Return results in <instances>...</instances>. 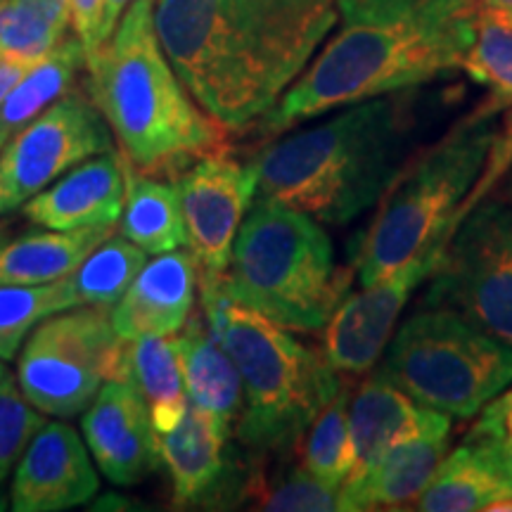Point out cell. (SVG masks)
<instances>
[{
  "label": "cell",
  "instance_id": "1",
  "mask_svg": "<svg viewBox=\"0 0 512 512\" xmlns=\"http://www.w3.org/2000/svg\"><path fill=\"white\" fill-rule=\"evenodd\" d=\"M152 19L192 100L242 133L309 67L339 8L337 0H155Z\"/></svg>",
  "mask_w": 512,
  "mask_h": 512
},
{
  "label": "cell",
  "instance_id": "2",
  "mask_svg": "<svg viewBox=\"0 0 512 512\" xmlns=\"http://www.w3.org/2000/svg\"><path fill=\"white\" fill-rule=\"evenodd\" d=\"M339 29L259 119L261 136L356 102L408 91L463 67L477 0H337Z\"/></svg>",
  "mask_w": 512,
  "mask_h": 512
},
{
  "label": "cell",
  "instance_id": "3",
  "mask_svg": "<svg viewBox=\"0 0 512 512\" xmlns=\"http://www.w3.org/2000/svg\"><path fill=\"white\" fill-rule=\"evenodd\" d=\"M408 131L406 102L392 95L342 107L254 159L256 197L344 226L375 207L406 169Z\"/></svg>",
  "mask_w": 512,
  "mask_h": 512
},
{
  "label": "cell",
  "instance_id": "4",
  "mask_svg": "<svg viewBox=\"0 0 512 512\" xmlns=\"http://www.w3.org/2000/svg\"><path fill=\"white\" fill-rule=\"evenodd\" d=\"M152 5L155 0H133L112 36L88 57V91L128 164L147 176L176 178L223 147L228 131L192 100L166 60Z\"/></svg>",
  "mask_w": 512,
  "mask_h": 512
},
{
  "label": "cell",
  "instance_id": "5",
  "mask_svg": "<svg viewBox=\"0 0 512 512\" xmlns=\"http://www.w3.org/2000/svg\"><path fill=\"white\" fill-rule=\"evenodd\" d=\"M219 280L197 278V285L209 330L242 380L238 439L256 453H287L339 394L342 380L328 358L299 342L292 330L228 299Z\"/></svg>",
  "mask_w": 512,
  "mask_h": 512
},
{
  "label": "cell",
  "instance_id": "6",
  "mask_svg": "<svg viewBox=\"0 0 512 512\" xmlns=\"http://www.w3.org/2000/svg\"><path fill=\"white\" fill-rule=\"evenodd\" d=\"M494 112L489 105L472 114L401 171L373 221L349 242L351 268L363 287L446 245L460 219L475 207L470 192L498 143Z\"/></svg>",
  "mask_w": 512,
  "mask_h": 512
},
{
  "label": "cell",
  "instance_id": "7",
  "mask_svg": "<svg viewBox=\"0 0 512 512\" xmlns=\"http://www.w3.org/2000/svg\"><path fill=\"white\" fill-rule=\"evenodd\" d=\"M219 283L235 304L287 330L318 332L349 294L351 273L335 264L323 223L254 197Z\"/></svg>",
  "mask_w": 512,
  "mask_h": 512
},
{
  "label": "cell",
  "instance_id": "8",
  "mask_svg": "<svg viewBox=\"0 0 512 512\" xmlns=\"http://www.w3.org/2000/svg\"><path fill=\"white\" fill-rule=\"evenodd\" d=\"M380 373L451 418H475L512 382V349L446 306L415 311L394 332Z\"/></svg>",
  "mask_w": 512,
  "mask_h": 512
},
{
  "label": "cell",
  "instance_id": "9",
  "mask_svg": "<svg viewBox=\"0 0 512 512\" xmlns=\"http://www.w3.org/2000/svg\"><path fill=\"white\" fill-rule=\"evenodd\" d=\"M121 351L124 339L114 330L112 309L74 306L53 313L19 349V389L43 415L74 418L119 375Z\"/></svg>",
  "mask_w": 512,
  "mask_h": 512
},
{
  "label": "cell",
  "instance_id": "10",
  "mask_svg": "<svg viewBox=\"0 0 512 512\" xmlns=\"http://www.w3.org/2000/svg\"><path fill=\"white\" fill-rule=\"evenodd\" d=\"M425 304L446 306L512 349V204H475L446 240Z\"/></svg>",
  "mask_w": 512,
  "mask_h": 512
},
{
  "label": "cell",
  "instance_id": "11",
  "mask_svg": "<svg viewBox=\"0 0 512 512\" xmlns=\"http://www.w3.org/2000/svg\"><path fill=\"white\" fill-rule=\"evenodd\" d=\"M112 138L93 100L64 93L10 136L0 152V216L22 209L74 166L112 150Z\"/></svg>",
  "mask_w": 512,
  "mask_h": 512
},
{
  "label": "cell",
  "instance_id": "12",
  "mask_svg": "<svg viewBox=\"0 0 512 512\" xmlns=\"http://www.w3.org/2000/svg\"><path fill=\"white\" fill-rule=\"evenodd\" d=\"M185 223V247L197 278L226 273L235 235L256 197L254 164H240L226 145L195 159L174 178Z\"/></svg>",
  "mask_w": 512,
  "mask_h": 512
},
{
  "label": "cell",
  "instance_id": "13",
  "mask_svg": "<svg viewBox=\"0 0 512 512\" xmlns=\"http://www.w3.org/2000/svg\"><path fill=\"white\" fill-rule=\"evenodd\" d=\"M444 245L396 268L387 278L347 294L325 325L323 356L337 373L368 375L392 342L403 306L415 287L434 273Z\"/></svg>",
  "mask_w": 512,
  "mask_h": 512
},
{
  "label": "cell",
  "instance_id": "14",
  "mask_svg": "<svg viewBox=\"0 0 512 512\" xmlns=\"http://www.w3.org/2000/svg\"><path fill=\"white\" fill-rule=\"evenodd\" d=\"M81 432L95 465L112 484L131 486L162 465L150 408L131 382L112 377L81 415Z\"/></svg>",
  "mask_w": 512,
  "mask_h": 512
},
{
  "label": "cell",
  "instance_id": "15",
  "mask_svg": "<svg viewBox=\"0 0 512 512\" xmlns=\"http://www.w3.org/2000/svg\"><path fill=\"white\" fill-rule=\"evenodd\" d=\"M100 479L79 434L67 422H46L24 448L10 489L15 512H62L88 503Z\"/></svg>",
  "mask_w": 512,
  "mask_h": 512
},
{
  "label": "cell",
  "instance_id": "16",
  "mask_svg": "<svg viewBox=\"0 0 512 512\" xmlns=\"http://www.w3.org/2000/svg\"><path fill=\"white\" fill-rule=\"evenodd\" d=\"M126 174L117 150L95 155L50 183L24 204V216L34 226L79 230L117 226L124 214Z\"/></svg>",
  "mask_w": 512,
  "mask_h": 512
},
{
  "label": "cell",
  "instance_id": "17",
  "mask_svg": "<svg viewBox=\"0 0 512 512\" xmlns=\"http://www.w3.org/2000/svg\"><path fill=\"white\" fill-rule=\"evenodd\" d=\"M195 290L197 264L188 249L155 254L112 306L114 330L121 339L178 335L192 313Z\"/></svg>",
  "mask_w": 512,
  "mask_h": 512
},
{
  "label": "cell",
  "instance_id": "18",
  "mask_svg": "<svg viewBox=\"0 0 512 512\" xmlns=\"http://www.w3.org/2000/svg\"><path fill=\"white\" fill-rule=\"evenodd\" d=\"M451 432V415L432 411L403 394L380 370L370 373L349 399V434L354 465L349 477H358L387 448L422 434Z\"/></svg>",
  "mask_w": 512,
  "mask_h": 512
},
{
  "label": "cell",
  "instance_id": "19",
  "mask_svg": "<svg viewBox=\"0 0 512 512\" xmlns=\"http://www.w3.org/2000/svg\"><path fill=\"white\" fill-rule=\"evenodd\" d=\"M448 437L451 432L422 434L387 448L361 475L339 486L337 510L358 512L415 503L444 463Z\"/></svg>",
  "mask_w": 512,
  "mask_h": 512
},
{
  "label": "cell",
  "instance_id": "20",
  "mask_svg": "<svg viewBox=\"0 0 512 512\" xmlns=\"http://www.w3.org/2000/svg\"><path fill=\"white\" fill-rule=\"evenodd\" d=\"M230 427L211 415L185 408L181 422L159 434V453L171 477V501L176 508L207 503L226 477V446Z\"/></svg>",
  "mask_w": 512,
  "mask_h": 512
},
{
  "label": "cell",
  "instance_id": "21",
  "mask_svg": "<svg viewBox=\"0 0 512 512\" xmlns=\"http://www.w3.org/2000/svg\"><path fill=\"white\" fill-rule=\"evenodd\" d=\"M181 332L178 351L188 403L216 418L221 425L233 427L242 411V380L233 358L209 325L192 313Z\"/></svg>",
  "mask_w": 512,
  "mask_h": 512
},
{
  "label": "cell",
  "instance_id": "22",
  "mask_svg": "<svg viewBox=\"0 0 512 512\" xmlns=\"http://www.w3.org/2000/svg\"><path fill=\"white\" fill-rule=\"evenodd\" d=\"M117 226L29 230L0 245V285H48L67 278Z\"/></svg>",
  "mask_w": 512,
  "mask_h": 512
},
{
  "label": "cell",
  "instance_id": "23",
  "mask_svg": "<svg viewBox=\"0 0 512 512\" xmlns=\"http://www.w3.org/2000/svg\"><path fill=\"white\" fill-rule=\"evenodd\" d=\"M119 380L131 382L150 408L157 434L181 422L188 408L178 335H145L124 339Z\"/></svg>",
  "mask_w": 512,
  "mask_h": 512
},
{
  "label": "cell",
  "instance_id": "24",
  "mask_svg": "<svg viewBox=\"0 0 512 512\" xmlns=\"http://www.w3.org/2000/svg\"><path fill=\"white\" fill-rule=\"evenodd\" d=\"M126 202L121 235L147 254H164L185 247V223L174 183L147 176L124 159Z\"/></svg>",
  "mask_w": 512,
  "mask_h": 512
},
{
  "label": "cell",
  "instance_id": "25",
  "mask_svg": "<svg viewBox=\"0 0 512 512\" xmlns=\"http://www.w3.org/2000/svg\"><path fill=\"white\" fill-rule=\"evenodd\" d=\"M86 64V48L79 36H64L46 57L31 64L0 105V133L10 140L22 126L69 93L79 69Z\"/></svg>",
  "mask_w": 512,
  "mask_h": 512
},
{
  "label": "cell",
  "instance_id": "26",
  "mask_svg": "<svg viewBox=\"0 0 512 512\" xmlns=\"http://www.w3.org/2000/svg\"><path fill=\"white\" fill-rule=\"evenodd\" d=\"M512 496L501 477L486 465L470 441L444 458L437 475L422 491L415 508L425 512H470L489 510L498 498Z\"/></svg>",
  "mask_w": 512,
  "mask_h": 512
},
{
  "label": "cell",
  "instance_id": "27",
  "mask_svg": "<svg viewBox=\"0 0 512 512\" xmlns=\"http://www.w3.org/2000/svg\"><path fill=\"white\" fill-rule=\"evenodd\" d=\"M74 306L81 304L72 275L48 285H0V358L12 361L41 320Z\"/></svg>",
  "mask_w": 512,
  "mask_h": 512
},
{
  "label": "cell",
  "instance_id": "28",
  "mask_svg": "<svg viewBox=\"0 0 512 512\" xmlns=\"http://www.w3.org/2000/svg\"><path fill=\"white\" fill-rule=\"evenodd\" d=\"M145 264L147 252L126 240L124 235H117V238L110 235L72 273L79 304L112 309L124 297V292L131 287Z\"/></svg>",
  "mask_w": 512,
  "mask_h": 512
},
{
  "label": "cell",
  "instance_id": "29",
  "mask_svg": "<svg viewBox=\"0 0 512 512\" xmlns=\"http://www.w3.org/2000/svg\"><path fill=\"white\" fill-rule=\"evenodd\" d=\"M349 399L347 389H339L335 399L311 422L304 444V467L320 484L335 491L347 482L351 465H354L349 434Z\"/></svg>",
  "mask_w": 512,
  "mask_h": 512
},
{
  "label": "cell",
  "instance_id": "30",
  "mask_svg": "<svg viewBox=\"0 0 512 512\" xmlns=\"http://www.w3.org/2000/svg\"><path fill=\"white\" fill-rule=\"evenodd\" d=\"M463 69L479 86L489 88L491 107L512 105V17L508 12L479 8L477 34Z\"/></svg>",
  "mask_w": 512,
  "mask_h": 512
},
{
  "label": "cell",
  "instance_id": "31",
  "mask_svg": "<svg viewBox=\"0 0 512 512\" xmlns=\"http://www.w3.org/2000/svg\"><path fill=\"white\" fill-rule=\"evenodd\" d=\"M46 422V415L24 399L15 377L0 382V486L15 470L31 437Z\"/></svg>",
  "mask_w": 512,
  "mask_h": 512
},
{
  "label": "cell",
  "instance_id": "32",
  "mask_svg": "<svg viewBox=\"0 0 512 512\" xmlns=\"http://www.w3.org/2000/svg\"><path fill=\"white\" fill-rule=\"evenodd\" d=\"M247 491L264 510H337V491L320 484L306 467L287 472L283 479L273 484H266L264 479H252L247 484Z\"/></svg>",
  "mask_w": 512,
  "mask_h": 512
},
{
  "label": "cell",
  "instance_id": "33",
  "mask_svg": "<svg viewBox=\"0 0 512 512\" xmlns=\"http://www.w3.org/2000/svg\"><path fill=\"white\" fill-rule=\"evenodd\" d=\"M102 3L105 0H72V27L86 48V60L98 50Z\"/></svg>",
  "mask_w": 512,
  "mask_h": 512
},
{
  "label": "cell",
  "instance_id": "34",
  "mask_svg": "<svg viewBox=\"0 0 512 512\" xmlns=\"http://www.w3.org/2000/svg\"><path fill=\"white\" fill-rule=\"evenodd\" d=\"M467 441L477 448L479 456L501 477V482L508 486V491L512 494V439L467 437Z\"/></svg>",
  "mask_w": 512,
  "mask_h": 512
},
{
  "label": "cell",
  "instance_id": "35",
  "mask_svg": "<svg viewBox=\"0 0 512 512\" xmlns=\"http://www.w3.org/2000/svg\"><path fill=\"white\" fill-rule=\"evenodd\" d=\"M131 3H133V0H105V3H102V19H100V31H98V48L107 41V38L112 36V31L117 29L121 15H124L126 8Z\"/></svg>",
  "mask_w": 512,
  "mask_h": 512
},
{
  "label": "cell",
  "instance_id": "36",
  "mask_svg": "<svg viewBox=\"0 0 512 512\" xmlns=\"http://www.w3.org/2000/svg\"><path fill=\"white\" fill-rule=\"evenodd\" d=\"M31 64L19 62V60H10V57H0V105L3 100L8 98V93L15 88V83L27 74V69Z\"/></svg>",
  "mask_w": 512,
  "mask_h": 512
},
{
  "label": "cell",
  "instance_id": "37",
  "mask_svg": "<svg viewBox=\"0 0 512 512\" xmlns=\"http://www.w3.org/2000/svg\"><path fill=\"white\" fill-rule=\"evenodd\" d=\"M479 3H482V8L501 10V12H508V15H512V0H479Z\"/></svg>",
  "mask_w": 512,
  "mask_h": 512
},
{
  "label": "cell",
  "instance_id": "38",
  "mask_svg": "<svg viewBox=\"0 0 512 512\" xmlns=\"http://www.w3.org/2000/svg\"><path fill=\"white\" fill-rule=\"evenodd\" d=\"M489 510H496V512H512V496H505V498H498L489 505Z\"/></svg>",
  "mask_w": 512,
  "mask_h": 512
},
{
  "label": "cell",
  "instance_id": "39",
  "mask_svg": "<svg viewBox=\"0 0 512 512\" xmlns=\"http://www.w3.org/2000/svg\"><path fill=\"white\" fill-rule=\"evenodd\" d=\"M494 399L498 401V403H503V406H512V389H508V392H501L498 396H494Z\"/></svg>",
  "mask_w": 512,
  "mask_h": 512
},
{
  "label": "cell",
  "instance_id": "40",
  "mask_svg": "<svg viewBox=\"0 0 512 512\" xmlns=\"http://www.w3.org/2000/svg\"><path fill=\"white\" fill-rule=\"evenodd\" d=\"M8 377H12L10 370H8V366H5L3 358H0V382H5V380H8Z\"/></svg>",
  "mask_w": 512,
  "mask_h": 512
},
{
  "label": "cell",
  "instance_id": "41",
  "mask_svg": "<svg viewBox=\"0 0 512 512\" xmlns=\"http://www.w3.org/2000/svg\"><path fill=\"white\" fill-rule=\"evenodd\" d=\"M5 143H8V138L3 136V133H0V152H3V147H5Z\"/></svg>",
  "mask_w": 512,
  "mask_h": 512
},
{
  "label": "cell",
  "instance_id": "42",
  "mask_svg": "<svg viewBox=\"0 0 512 512\" xmlns=\"http://www.w3.org/2000/svg\"><path fill=\"white\" fill-rule=\"evenodd\" d=\"M508 192H510V197H512V174H510V181H508Z\"/></svg>",
  "mask_w": 512,
  "mask_h": 512
},
{
  "label": "cell",
  "instance_id": "43",
  "mask_svg": "<svg viewBox=\"0 0 512 512\" xmlns=\"http://www.w3.org/2000/svg\"><path fill=\"white\" fill-rule=\"evenodd\" d=\"M510 17H512V15H510Z\"/></svg>",
  "mask_w": 512,
  "mask_h": 512
}]
</instances>
